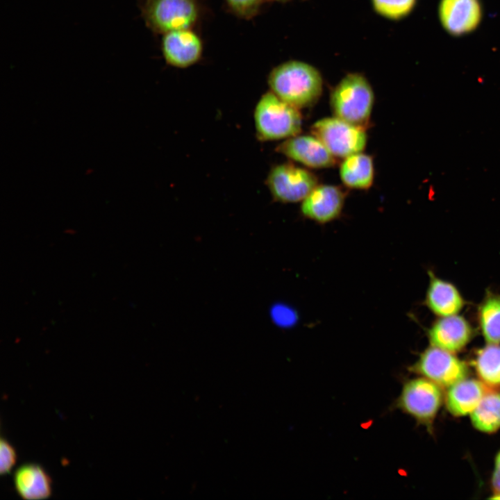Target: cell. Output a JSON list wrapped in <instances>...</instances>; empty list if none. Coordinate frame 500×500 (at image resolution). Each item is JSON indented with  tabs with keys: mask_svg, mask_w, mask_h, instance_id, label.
Instances as JSON below:
<instances>
[{
	"mask_svg": "<svg viewBox=\"0 0 500 500\" xmlns=\"http://www.w3.org/2000/svg\"><path fill=\"white\" fill-rule=\"evenodd\" d=\"M268 83L272 92L299 109L315 104L323 90L319 70L299 60L288 61L275 67L269 76Z\"/></svg>",
	"mask_w": 500,
	"mask_h": 500,
	"instance_id": "cell-1",
	"label": "cell"
},
{
	"mask_svg": "<svg viewBox=\"0 0 500 500\" xmlns=\"http://www.w3.org/2000/svg\"><path fill=\"white\" fill-rule=\"evenodd\" d=\"M374 101L372 88L360 73L347 74L331 93L335 117L362 128L369 123Z\"/></svg>",
	"mask_w": 500,
	"mask_h": 500,
	"instance_id": "cell-2",
	"label": "cell"
},
{
	"mask_svg": "<svg viewBox=\"0 0 500 500\" xmlns=\"http://www.w3.org/2000/svg\"><path fill=\"white\" fill-rule=\"evenodd\" d=\"M253 118L256 135L262 141L288 139L301 131L302 116L299 108L272 91L262 95L256 106Z\"/></svg>",
	"mask_w": 500,
	"mask_h": 500,
	"instance_id": "cell-3",
	"label": "cell"
},
{
	"mask_svg": "<svg viewBox=\"0 0 500 500\" xmlns=\"http://www.w3.org/2000/svg\"><path fill=\"white\" fill-rule=\"evenodd\" d=\"M442 401L439 385L422 376L403 382L400 394L391 408L410 416L431 431Z\"/></svg>",
	"mask_w": 500,
	"mask_h": 500,
	"instance_id": "cell-4",
	"label": "cell"
},
{
	"mask_svg": "<svg viewBox=\"0 0 500 500\" xmlns=\"http://www.w3.org/2000/svg\"><path fill=\"white\" fill-rule=\"evenodd\" d=\"M311 131L335 157L345 158L361 153L367 143L365 128L337 117L318 120L312 126Z\"/></svg>",
	"mask_w": 500,
	"mask_h": 500,
	"instance_id": "cell-5",
	"label": "cell"
},
{
	"mask_svg": "<svg viewBox=\"0 0 500 500\" xmlns=\"http://www.w3.org/2000/svg\"><path fill=\"white\" fill-rule=\"evenodd\" d=\"M142 10L149 26L165 33L189 29L198 16L194 0H147Z\"/></svg>",
	"mask_w": 500,
	"mask_h": 500,
	"instance_id": "cell-6",
	"label": "cell"
},
{
	"mask_svg": "<svg viewBox=\"0 0 500 500\" xmlns=\"http://www.w3.org/2000/svg\"><path fill=\"white\" fill-rule=\"evenodd\" d=\"M408 370L442 387H450L465 378L468 374L465 362L453 353L432 345L420 353Z\"/></svg>",
	"mask_w": 500,
	"mask_h": 500,
	"instance_id": "cell-7",
	"label": "cell"
},
{
	"mask_svg": "<svg viewBox=\"0 0 500 500\" xmlns=\"http://www.w3.org/2000/svg\"><path fill=\"white\" fill-rule=\"evenodd\" d=\"M317 183L314 174L290 162L273 167L267 178V185L273 197L284 203L303 201Z\"/></svg>",
	"mask_w": 500,
	"mask_h": 500,
	"instance_id": "cell-8",
	"label": "cell"
},
{
	"mask_svg": "<svg viewBox=\"0 0 500 500\" xmlns=\"http://www.w3.org/2000/svg\"><path fill=\"white\" fill-rule=\"evenodd\" d=\"M438 12L442 27L454 37L474 31L483 19L481 0H440Z\"/></svg>",
	"mask_w": 500,
	"mask_h": 500,
	"instance_id": "cell-9",
	"label": "cell"
},
{
	"mask_svg": "<svg viewBox=\"0 0 500 500\" xmlns=\"http://www.w3.org/2000/svg\"><path fill=\"white\" fill-rule=\"evenodd\" d=\"M290 159L312 168L334 165L335 157L322 142L313 135H295L286 139L276 149Z\"/></svg>",
	"mask_w": 500,
	"mask_h": 500,
	"instance_id": "cell-10",
	"label": "cell"
},
{
	"mask_svg": "<svg viewBox=\"0 0 500 500\" xmlns=\"http://www.w3.org/2000/svg\"><path fill=\"white\" fill-rule=\"evenodd\" d=\"M344 193L338 187L317 185L302 201V215L318 223H326L338 218L344 202Z\"/></svg>",
	"mask_w": 500,
	"mask_h": 500,
	"instance_id": "cell-11",
	"label": "cell"
},
{
	"mask_svg": "<svg viewBox=\"0 0 500 500\" xmlns=\"http://www.w3.org/2000/svg\"><path fill=\"white\" fill-rule=\"evenodd\" d=\"M474 334L469 322L458 315L440 317L431 326L428 338L432 346L450 351L462 350Z\"/></svg>",
	"mask_w": 500,
	"mask_h": 500,
	"instance_id": "cell-12",
	"label": "cell"
},
{
	"mask_svg": "<svg viewBox=\"0 0 500 500\" xmlns=\"http://www.w3.org/2000/svg\"><path fill=\"white\" fill-rule=\"evenodd\" d=\"M162 48L167 62L178 67L194 64L200 58L202 51L200 39L189 29L165 33Z\"/></svg>",
	"mask_w": 500,
	"mask_h": 500,
	"instance_id": "cell-13",
	"label": "cell"
},
{
	"mask_svg": "<svg viewBox=\"0 0 500 500\" xmlns=\"http://www.w3.org/2000/svg\"><path fill=\"white\" fill-rule=\"evenodd\" d=\"M14 485L17 494L25 500H42L52 494V481L44 469L38 464L26 463L17 469Z\"/></svg>",
	"mask_w": 500,
	"mask_h": 500,
	"instance_id": "cell-14",
	"label": "cell"
},
{
	"mask_svg": "<svg viewBox=\"0 0 500 500\" xmlns=\"http://www.w3.org/2000/svg\"><path fill=\"white\" fill-rule=\"evenodd\" d=\"M430 281L425 303L428 309L439 317L457 315L463 308L465 301L452 283L437 277L429 272Z\"/></svg>",
	"mask_w": 500,
	"mask_h": 500,
	"instance_id": "cell-15",
	"label": "cell"
},
{
	"mask_svg": "<svg viewBox=\"0 0 500 500\" xmlns=\"http://www.w3.org/2000/svg\"><path fill=\"white\" fill-rule=\"evenodd\" d=\"M486 392L482 382L464 378L449 387L445 397L447 408L456 417L471 414Z\"/></svg>",
	"mask_w": 500,
	"mask_h": 500,
	"instance_id": "cell-16",
	"label": "cell"
},
{
	"mask_svg": "<svg viewBox=\"0 0 500 500\" xmlns=\"http://www.w3.org/2000/svg\"><path fill=\"white\" fill-rule=\"evenodd\" d=\"M374 175L373 160L371 156L364 153L349 156L340 165V178L350 188L368 189L372 185Z\"/></svg>",
	"mask_w": 500,
	"mask_h": 500,
	"instance_id": "cell-17",
	"label": "cell"
},
{
	"mask_svg": "<svg viewBox=\"0 0 500 500\" xmlns=\"http://www.w3.org/2000/svg\"><path fill=\"white\" fill-rule=\"evenodd\" d=\"M470 416L472 424L480 431H497L500 428V390L487 391Z\"/></svg>",
	"mask_w": 500,
	"mask_h": 500,
	"instance_id": "cell-18",
	"label": "cell"
},
{
	"mask_svg": "<svg viewBox=\"0 0 500 500\" xmlns=\"http://www.w3.org/2000/svg\"><path fill=\"white\" fill-rule=\"evenodd\" d=\"M481 333L489 344L500 343V294H488L478 308Z\"/></svg>",
	"mask_w": 500,
	"mask_h": 500,
	"instance_id": "cell-19",
	"label": "cell"
},
{
	"mask_svg": "<svg viewBox=\"0 0 500 500\" xmlns=\"http://www.w3.org/2000/svg\"><path fill=\"white\" fill-rule=\"evenodd\" d=\"M474 367L483 383L490 387L500 386V346L489 344L478 349Z\"/></svg>",
	"mask_w": 500,
	"mask_h": 500,
	"instance_id": "cell-20",
	"label": "cell"
},
{
	"mask_svg": "<svg viewBox=\"0 0 500 500\" xmlns=\"http://www.w3.org/2000/svg\"><path fill=\"white\" fill-rule=\"evenodd\" d=\"M417 0H372L374 10L381 16L399 20L408 16Z\"/></svg>",
	"mask_w": 500,
	"mask_h": 500,
	"instance_id": "cell-21",
	"label": "cell"
},
{
	"mask_svg": "<svg viewBox=\"0 0 500 500\" xmlns=\"http://www.w3.org/2000/svg\"><path fill=\"white\" fill-rule=\"evenodd\" d=\"M17 453L13 446L3 438L0 442V474H10L17 462Z\"/></svg>",
	"mask_w": 500,
	"mask_h": 500,
	"instance_id": "cell-22",
	"label": "cell"
},
{
	"mask_svg": "<svg viewBox=\"0 0 500 500\" xmlns=\"http://www.w3.org/2000/svg\"><path fill=\"white\" fill-rule=\"evenodd\" d=\"M227 1L240 15L249 16L256 10L261 0H227Z\"/></svg>",
	"mask_w": 500,
	"mask_h": 500,
	"instance_id": "cell-23",
	"label": "cell"
},
{
	"mask_svg": "<svg viewBox=\"0 0 500 500\" xmlns=\"http://www.w3.org/2000/svg\"><path fill=\"white\" fill-rule=\"evenodd\" d=\"M494 491L492 499H500V451L497 453L494 461V469L491 480Z\"/></svg>",
	"mask_w": 500,
	"mask_h": 500,
	"instance_id": "cell-24",
	"label": "cell"
},
{
	"mask_svg": "<svg viewBox=\"0 0 500 500\" xmlns=\"http://www.w3.org/2000/svg\"><path fill=\"white\" fill-rule=\"evenodd\" d=\"M277 1H285V0H277Z\"/></svg>",
	"mask_w": 500,
	"mask_h": 500,
	"instance_id": "cell-25",
	"label": "cell"
}]
</instances>
